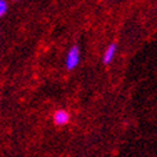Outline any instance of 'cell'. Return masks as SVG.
Wrapping results in <instances>:
<instances>
[{"instance_id": "cell-1", "label": "cell", "mask_w": 157, "mask_h": 157, "mask_svg": "<svg viewBox=\"0 0 157 157\" xmlns=\"http://www.w3.org/2000/svg\"><path fill=\"white\" fill-rule=\"evenodd\" d=\"M81 60V50L79 46L74 45L72 49H70L67 54V59H65V68L68 70H74L77 68V65L79 64Z\"/></svg>"}, {"instance_id": "cell-2", "label": "cell", "mask_w": 157, "mask_h": 157, "mask_svg": "<svg viewBox=\"0 0 157 157\" xmlns=\"http://www.w3.org/2000/svg\"><path fill=\"white\" fill-rule=\"evenodd\" d=\"M69 120H70V115L67 110L60 109V110H56V111L54 113V123L56 125H59V127L68 124Z\"/></svg>"}, {"instance_id": "cell-3", "label": "cell", "mask_w": 157, "mask_h": 157, "mask_svg": "<svg viewBox=\"0 0 157 157\" xmlns=\"http://www.w3.org/2000/svg\"><path fill=\"white\" fill-rule=\"evenodd\" d=\"M116 50H117V46H116V44H114V42L110 44V45L107 46V49H106V51H105V54H104V58H102V63H104V64L109 65L110 63L114 60L115 55H116Z\"/></svg>"}, {"instance_id": "cell-4", "label": "cell", "mask_w": 157, "mask_h": 157, "mask_svg": "<svg viewBox=\"0 0 157 157\" xmlns=\"http://www.w3.org/2000/svg\"><path fill=\"white\" fill-rule=\"evenodd\" d=\"M8 8H9V5H8V3L5 2V0H0V18L4 17V15L6 14Z\"/></svg>"}]
</instances>
